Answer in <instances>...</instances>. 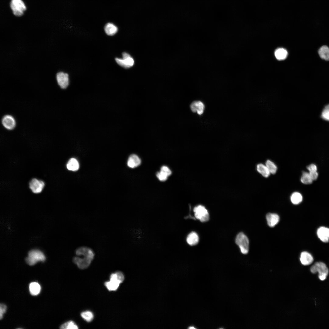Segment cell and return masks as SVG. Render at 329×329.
<instances>
[{
	"label": "cell",
	"mask_w": 329,
	"mask_h": 329,
	"mask_svg": "<svg viewBox=\"0 0 329 329\" xmlns=\"http://www.w3.org/2000/svg\"><path fill=\"white\" fill-rule=\"evenodd\" d=\"M75 253L76 256L73 258V262L81 269L87 268L90 265L95 255L92 249L85 246L77 248Z\"/></svg>",
	"instance_id": "cell-1"
},
{
	"label": "cell",
	"mask_w": 329,
	"mask_h": 329,
	"mask_svg": "<svg viewBox=\"0 0 329 329\" xmlns=\"http://www.w3.org/2000/svg\"><path fill=\"white\" fill-rule=\"evenodd\" d=\"M124 279L123 274L120 271H117L110 275V281L105 282L104 285L109 291H115L117 289Z\"/></svg>",
	"instance_id": "cell-2"
},
{
	"label": "cell",
	"mask_w": 329,
	"mask_h": 329,
	"mask_svg": "<svg viewBox=\"0 0 329 329\" xmlns=\"http://www.w3.org/2000/svg\"><path fill=\"white\" fill-rule=\"evenodd\" d=\"M310 272L315 274L318 273V277L321 281L325 280L329 272L328 268L326 264L322 262L315 263L310 268Z\"/></svg>",
	"instance_id": "cell-3"
},
{
	"label": "cell",
	"mask_w": 329,
	"mask_h": 329,
	"mask_svg": "<svg viewBox=\"0 0 329 329\" xmlns=\"http://www.w3.org/2000/svg\"><path fill=\"white\" fill-rule=\"evenodd\" d=\"M45 259V256L42 251L34 249L29 252L28 256L25 259V261L28 265L33 266L38 262H44Z\"/></svg>",
	"instance_id": "cell-4"
},
{
	"label": "cell",
	"mask_w": 329,
	"mask_h": 329,
	"mask_svg": "<svg viewBox=\"0 0 329 329\" xmlns=\"http://www.w3.org/2000/svg\"><path fill=\"white\" fill-rule=\"evenodd\" d=\"M10 7L13 14L18 17L22 16L27 9L26 6L22 0H11Z\"/></svg>",
	"instance_id": "cell-5"
},
{
	"label": "cell",
	"mask_w": 329,
	"mask_h": 329,
	"mask_svg": "<svg viewBox=\"0 0 329 329\" xmlns=\"http://www.w3.org/2000/svg\"><path fill=\"white\" fill-rule=\"evenodd\" d=\"M235 242L239 247L242 253L247 254L249 251V241L247 237L243 233L240 232L236 236Z\"/></svg>",
	"instance_id": "cell-6"
},
{
	"label": "cell",
	"mask_w": 329,
	"mask_h": 329,
	"mask_svg": "<svg viewBox=\"0 0 329 329\" xmlns=\"http://www.w3.org/2000/svg\"><path fill=\"white\" fill-rule=\"evenodd\" d=\"M195 217L202 222L207 221L209 215L207 210L203 206L198 205L193 209Z\"/></svg>",
	"instance_id": "cell-7"
},
{
	"label": "cell",
	"mask_w": 329,
	"mask_h": 329,
	"mask_svg": "<svg viewBox=\"0 0 329 329\" xmlns=\"http://www.w3.org/2000/svg\"><path fill=\"white\" fill-rule=\"evenodd\" d=\"M122 58H115L118 64L125 68H129L133 65L134 60L129 54L124 52L122 53Z\"/></svg>",
	"instance_id": "cell-8"
},
{
	"label": "cell",
	"mask_w": 329,
	"mask_h": 329,
	"mask_svg": "<svg viewBox=\"0 0 329 329\" xmlns=\"http://www.w3.org/2000/svg\"><path fill=\"white\" fill-rule=\"evenodd\" d=\"M56 78L58 84L62 89L66 88L69 84L68 74L63 72L58 73L56 75Z\"/></svg>",
	"instance_id": "cell-9"
},
{
	"label": "cell",
	"mask_w": 329,
	"mask_h": 329,
	"mask_svg": "<svg viewBox=\"0 0 329 329\" xmlns=\"http://www.w3.org/2000/svg\"><path fill=\"white\" fill-rule=\"evenodd\" d=\"M44 182L37 179H33L29 183V187L32 192L35 193H41L44 186Z\"/></svg>",
	"instance_id": "cell-10"
},
{
	"label": "cell",
	"mask_w": 329,
	"mask_h": 329,
	"mask_svg": "<svg viewBox=\"0 0 329 329\" xmlns=\"http://www.w3.org/2000/svg\"><path fill=\"white\" fill-rule=\"evenodd\" d=\"M2 123L5 129L9 130L13 129L16 125L15 119L10 115H6L3 116L2 120Z\"/></svg>",
	"instance_id": "cell-11"
},
{
	"label": "cell",
	"mask_w": 329,
	"mask_h": 329,
	"mask_svg": "<svg viewBox=\"0 0 329 329\" xmlns=\"http://www.w3.org/2000/svg\"><path fill=\"white\" fill-rule=\"evenodd\" d=\"M317 235L323 242H327L329 241V228L325 227L319 228L317 231Z\"/></svg>",
	"instance_id": "cell-12"
},
{
	"label": "cell",
	"mask_w": 329,
	"mask_h": 329,
	"mask_svg": "<svg viewBox=\"0 0 329 329\" xmlns=\"http://www.w3.org/2000/svg\"><path fill=\"white\" fill-rule=\"evenodd\" d=\"M190 108L193 112H196L198 115H201L203 112L205 106L203 103L201 101H195L193 102L191 104Z\"/></svg>",
	"instance_id": "cell-13"
},
{
	"label": "cell",
	"mask_w": 329,
	"mask_h": 329,
	"mask_svg": "<svg viewBox=\"0 0 329 329\" xmlns=\"http://www.w3.org/2000/svg\"><path fill=\"white\" fill-rule=\"evenodd\" d=\"M300 260L301 264L303 265H310L313 261L312 255L306 251L302 252L301 254Z\"/></svg>",
	"instance_id": "cell-14"
},
{
	"label": "cell",
	"mask_w": 329,
	"mask_h": 329,
	"mask_svg": "<svg viewBox=\"0 0 329 329\" xmlns=\"http://www.w3.org/2000/svg\"><path fill=\"white\" fill-rule=\"evenodd\" d=\"M141 160L139 157L135 154L131 155L128 160L127 164L129 167L134 168L140 165Z\"/></svg>",
	"instance_id": "cell-15"
},
{
	"label": "cell",
	"mask_w": 329,
	"mask_h": 329,
	"mask_svg": "<svg viewBox=\"0 0 329 329\" xmlns=\"http://www.w3.org/2000/svg\"><path fill=\"white\" fill-rule=\"evenodd\" d=\"M268 225L271 227H274L278 222L279 217L277 214L269 213L266 216Z\"/></svg>",
	"instance_id": "cell-16"
},
{
	"label": "cell",
	"mask_w": 329,
	"mask_h": 329,
	"mask_svg": "<svg viewBox=\"0 0 329 329\" xmlns=\"http://www.w3.org/2000/svg\"><path fill=\"white\" fill-rule=\"evenodd\" d=\"M320 58L325 61H329V47L326 45L321 46L318 51Z\"/></svg>",
	"instance_id": "cell-17"
},
{
	"label": "cell",
	"mask_w": 329,
	"mask_h": 329,
	"mask_svg": "<svg viewBox=\"0 0 329 329\" xmlns=\"http://www.w3.org/2000/svg\"><path fill=\"white\" fill-rule=\"evenodd\" d=\"M199 241V238L197 234L194 232L190 233L186 238L187 242L189 245L192 246L197 244Z\"/></svg>",
	"instance_id": "cell-18"
},
{
	"label": "cell",
	"mask_w": 329,
	"mask_h": 329,
	"mask_svg": "<svg viewBox=\"0 0 329 329\" xmlns=\"http://www.w3.org/2000/svg\"><path fill=\"white\" fill-rule=\"evenodd\" d=\"M29 291L31 294L33 295H37L39 294L41 290V287L37 282H32L29 286Z\"/></svg>",
	"instance_id": "cell-19"
},
{
	"label": "cell",
	"mask_w": 329,
	"mask_h": 329,
	"mask_svg": "<svg viewBox=\"0 0 329 329\" xmlns=\"http://www.w3.org/2000/svg\"><path fill=\"white\" fill-rule=\"evenodd\" d=\"M67 168L69 170L76 171L79 168V164L77 160L75 158H72L68 161L67 165Z\"/></svg>",
	"instance_id": "cell-20"
},
{
	"label": "cell",
	"mask_w": 329,
	"mask_h": 329,
	"mask_svg": "<svg viewBox=\"0 0 329 329\" xmlns=\"http://www.w3.org/2000/svg\"><path fill=\"white\" fill-rule=\"evenodd\" d=\"M104 29L106 33L109 36H112L114 35L117 32L118 30L117 27L111 23H107L104 27Z\"/></svg>",
	"instance_id": "cell-21"
},
{
	"label": "cell",
	"mask_w": 329,
	"mask_h": 329,
	"mask_svg": "<svg viewBox=\"0 0 329 329\" xmlns=\"http://www.w3.org/2000/svg\"><path fill=\"white\" fill-rule=\"evenodd\" d=\"M309 171L310 175L313 181L316 180L317 178L318 174L317 172V168L316 165L311 164L306 167Z\"/></svg>",
	"instance_id": "cell-22"
},
{
	"label": "cell",
	"mask_w": 329,
	"mask_h": 329,
	"mask_svg": "<svg viewBox=\"0 0 329 329\" xmlns=\"http://www.w3.org/2000/svg\"><path fill=\"white\" fill-rule=\"evenodd\" d=\"M257 172L265 178L268 177L270 173L266 166L262 163L258 164L256 166Z\"/></svg>",
	"instance_id": "cell-23"
},
{
	"label": "cell",
	"mask_w": 329,
	"mask_h": 329,
	"mask_svg": "<svg viewBox=\"0 0 329 329\" xmlns=\"http://www.w3.org/2000/svg\"><path fill=\"white\" fill-rule=\"evenodd\" d=\"M288 52L286 50L283 48H279L275 52L276 58L279 60L285 59L287 57Z\"/></svg>",
	"instance_id": "cell-24"
},
{
	"label": "cell",
	"mask_w": 329,
	"mask_h": 329,
	"mask_svg": "<svg viewBox=\"0 0 329 329\" xmlns=\"http://www.w3.org/2000/svg\"><path fill=\"white\" fill-rule=\"evenodd\" d=\"M291 202L294 204H298L300 203L302 200V195L298 192L293 193L290 196Z\"/></svg>",
	"instance_id": "cell-25"
},
{
	"label": "cell",
	"mask_w": 329,
	"mask_h": 329,
	"mask_svg": "<svg viewBox=\"0 0 329 329\" xmlns=\"http://www.w3.org/2000/svg\"><path fill=\"white\" fill-rule=\"evenodd\" d=\"M300 180L302 183L305 184H311L313 181L309 173L306 172H303Z\"/></svg>",
	"instance_id": "cell-26"
},
{
	"label": "cell",
	"mask_w": 329,
	"mask_h": 329,
	"mask_svg": "<svg viewBox=\"0 0 329 329\" xmlns=\"http://www.w3.org/2000/svg\"><path fill=\"white\" fill-rule=\"evenodd\" d=\"M265 165L270 173L272 174L276 173L277 170V167L273 162L268 160L265 162Z\"/></svg>",
	"instance_id": "cell-27"
},
{
	"label": "cell",
	"mask_w": 329,
	"mask_h": 329,
	"mask_svg": "<svg viewBox=\"0 0 329 329\" xmlns=\"http://www.w3.org/2000/svg\"><path fill=\"white\" fill-rule=\"evenodd\" d=\"M77 326L73 321H69L62 324L60 327L62 329H77Z\"/></svg>",
	"instance_id": "cell-28"
},
{
	"label": "cell",
	"mask_w": 329,
	"mask_h": 329,
	"mask_svg": "<svg viewBox=\"0 0 329 329\" xmlns=\"http://www.w3.org/2000/svg\"><path fill=\"white\" fill-rule=\"evenodd\" d=\"M81 316L83 319L87 322H91L94 317L93 313L89 311L82 312L81 314Z\"/></svg>",
	"instance_id": "cell-29"
},
{
	"label": "cell",
	"mask_w": 329,
	"mask_h": 329,
	"mask_svg": "<svg viewBox=\"0 0 329 329\" xmlns=\"http://www.w3.org/2000/svg\"><path fill=\"white\" fill-rule=\"evenodd\" d=\"M321 117L323 119L329 121V104L326 105L323 109Z\"/></svg>",
	"instance_id": "cell-30"
},
{
	"label": "cell",
	"mask_w": 329,
	"mask_h": 329,
	"mask_svg": "<svg viewBox=\"0 0 329 329\" xmlns=\"http://www.w3.org/2000/svg\"><path fill=\"white\" fill-rule=\"evenodd\" d=\"M156 176L158 179L161 181L166 180L169 176L166 173L161 170L160 172L157 173Z\"/></svg>",
	"instance_id": "cell-31"
},
{
	"label": "cell",
	"mask_w": 329,
	"mask_h": 329,
	"mask_svg": "<svg viewBox=\"0 0 329 329\" xmlns=\"http://www.w3.org/2000/svg\"><path fill=\"white\" fill-rule=\"evenodd\" d=\"M7 309L6 306L3 303H1L0 305V319H2L3 317V315Z\"/></svg>",
	"instance_id": "cell-32"
},
{
	"label": "cell",
	"mask_w": 329,
	"mask_h": 329,
	"mask_svg": "<svg viewBox=\"0 0 329 329\" xmlns=\"http://www.w3.org/2000/svg\"><path fill=\"white\" fill-rule=\"evenodd\" d=\"M161 170L165 172L166 173L168 176H170L172 174V172L171 170L169 168L165 166H162L161 168Z\"/></svg>",
	"instance_id": "cell-33"
},
{
	"label": "cell",
	"mask_w": 329,
	"mask_h": 329,
	"mask_svg": "<svg viewBox=\"0 0 329 329\" xmlns=\"http://www.w3.org/2000/svg\"><path fill=\"white\" fill-rule=\"evenodd\" d=\"M189 328V329H192V328L193 329H196V328L194 327H190Z\"/></svg>",
	"instance_id": "cell-34"
}]
</instances>
